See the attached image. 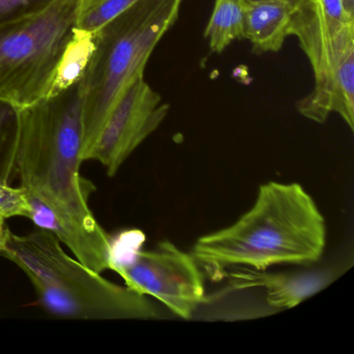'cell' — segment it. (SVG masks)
Segmentation results:
<instances>
[{"label":"cell","instance_id":"cell-1","mask_svg":"<svg viewBox=\"0 0 354 354\" xmlns=\"http://www.w3.org/2000/svg\"><path fill=\"white\" fill-rule=\"evenodd\" d=\"M80 84L16 111V171L28 190V219L50 232L80 262L101 273L111 269L113 242L88 207L92 183L84 162Z\"/></svg>","mask_w":354,"mask_h":354},{"label":"cell","instance_id":"cell-2","mask_svg":"<svg viewBox=\"0 0 354 354\" xmlns=\"http://www.w3.org/2000/svg\"><path fill=\"white\" fill-rule=\"evenodd\" d=\"M326 245V223L314 198L298 183L270 181L229 227L202 236L192 248L196 262L221 274L240 266L266 270L275 265L317 262Z\"/></svg>","mask_w":354,"mask_h":354},{"label":"cell","instance_id":"cell-3","mask_svg":"<svg viewBox=\"0 0 354 354\" xmlns=\"http://www.w3.org/2000/svg\"><path fill=\"white\" fill-rule=\"evenodd\" d=\"M0 256L19 267L30 279L41 306L61 318L78 320L146 319L154 306L129 288L107 281L66 254L50 232L38 229L26 235L10 232Z\"/></svg>","mask_w":354,"mask_h":354},{"label":"cell","instance_id":"cell-4","mask_svg":"<svg viewBox=\"0 0 354 354\" xmlns=\"http://www.w3.org/2000/svg\"><path fill=\"white\" fill-rule=\"evenodd\" d=\"M182 0H138L105 24L82 80L84 161L126 88L179 17Z\"/></svg>","mask_w":354,"mask_h":354},{"label":"cell","instance_id":"cell-5","mask_svg":"<svg viewBox=\"0 0 354 354\" xmlns=\"http://www.w3.org/2000/svg\"><path fill=\"white\" fill-rule=\"evenodd\" d=\"M78 5L36 0L0 19V103L18 111L50 100Z\"/></svg>","mask_w":354,"mask_h":354},{"label":"cell","instance_id":"cell-6","mask_svg":"<svg viewBox=\"0 0 354 354\" xmlns=\"http://www.w3.org/2000/svg\"><path fill=\"white\" fill-rule=\"evenodd\" d=\"M295 36L314 73L315 86L296 104L306 119L322 124L339 113L354 130V15L342 0H299L292 16Z\"/></svg>","mask_w":354,"mask_h":354},{"label":"cell","instance_id":"cell-7","mask_svg":"<svg viewBox=\"0 0 354 354\" xmlns=\"http://www.w3.org/2000/svg\"><path fill=\"white\" fill-rule=\"evenodd\" d=\"M111 270L121 275L126 287L156 298L185 320L206 300L198 262L171 241L160 242L152 250H136L127 257L113 252Z\"/></svg>","mask_w":354,"mask_h":354},{"label":"cell","instance_id":"cell-8","mask_svg":"<svg viewBox=\"0 0 354 354\" xmlns=\"http://www.w3.org/2000/svg\"><path fill=\"white\" fill-rule=\"evenodd\" d=\"M169 105L155 92L144 75L130 84L107 118L84 161L100 162L115 176L133 151L161 125Z\"/></svg>","mask_w":354,"mask_h":354},{"label":"cell","instance_id":"cell-9","mask_svg":"<svg viewBox=\"0 0 354 354\" xmlns=\"http://www.w3.org/2000/svg\"><path fill=\"white\" fill-rule=\"evenodd\" d=\"M223 273L229 281L223 293L263 288L266 291L267 302L275 308H294L322 291L335 279L329 270L279 273L244 267L233 272Z\"/></svg>","mask_w":354,"mask_h":354},{"label":"cell","instance_id":"cell-10","mask_svg":"<svg viewBox=\"0 0 354 354\" xmlns=\"http://www.w3.org/2000/svg\"><path fill=\"white\" fill-rule=\"evenodd\" d=\"M298 1L265 0L245 3L243 39L252 43L254 53L281 50L290 36L292 16Z\"/></svg>","mask_w":354,"mask_h":354},{"label":"cell","instance_id":"cell-11","mask_svg":"<svg viewBox=\"0 0 354 354\" xmlns=\"http://www.w3.org/2000/svg\"><path fill=\"white\" fill-rule=\"evenodd\" d=\"M244 0H215L205 30L211 53H221L237 39H243Z\"/></svg>","mask_w":354,"mask_h":354},{"label":"cell","instance_id":"cell-12","mask_svg":"<svg viewBox=\"0 0 354 354\" xmlns=\"http://www.w3.org/2000/svg\"><path fill=\"white\" fill-rule=\"evenodd\" d=\"M96 35L80 32L75 28L59 66L51 99L67 92L82 80L96 47Z\"/></svg>","mask_w":354,"mask_h":354},{"label":"cell","instance_id":"cell-13","mask_svg":"<svg viewBox=\"0 0 354 354\" xmlns=\"http://www.w3.org/2000/svg\"><path fill=\"white\" fill-rule=\"evenodd\" d=\"M138 0H80L76 30L96 35Z\"/></svg>","mask_w":354,"mask_h":354},{"label":"cell","instance_id":"cell-14","mask_svg":"<svg viewBox=\"0 0 354 354\" xmlns=\"http://www.w3.org/2000/svg\"><path fill=\"white\" fill-rule=\"evenodd\" d=\"M16 176V111L0 103V181L11 183Z\"/></svg>","mask_w":354,"mask_h":354},{"label":"cell","instance_id":"cell-15","mask_svg":"<svg viewBox=\"0 0 354 354\" xmlns=\"http://www.w3.org/2000/svg\"><path fill=\"white\" fill-rule=\"evenodd\" d=\"M30 214L28 194L24 187H12L10 183L0 181V216H22L28 218Z\"/></svg>","mask_w":354,"mask_h":354},{"label":"cell","instance_id":"cell-16","mask_svg":"<svg viewBox=\"0 0 354 354\" xmlns=\"http://www.w3.org/2000/svg\"><path fill=\"white\" fill-rule=\"evenodd\" d=\"M36 0H0V19Z\"/></svg>","mask_w":354,"mask_h":354},{"label":"cell","instance_id":"cell-17","mask_svg":"<svg viewBox=\"0 0 354 354\" xmlns=\"http://www.w3.org/2000/svg\"><path fill=\"white\" fill-rule=\"evenodd\" d=\"M10 229L6 225V219L0 216V254L7 245L8 238L10 235Z\"/></svg>","mask_w":354,"mask_h":354},{"label":"cell","instance_id":"cell-18","mask_svg":"<svg viewBox=\"0 0 354 354\" xmlns=\"http://www.w3.org/2000/svg\"><path fill=\"white\" fill-rule=\"evenodd\" d=\"M342 3L345 7L346 11L354 15V0H342Z\"/></svg>","mask_w":354,"mask_h":354},{"label":"cell","instance_id":"cell-19","mask_svg":"<svg viewBox=\"0 0 354 354\" xmlns=\"http://www.w3.org/2000/svg\"><path fill=\"white\" fill-rule=\"evenodd\" d=\"M245 3H256V1H265V0H244ZM292 1H298V0H292Z\"/></svg>","mask_w":354,"mask_h":354}]
</instances>
